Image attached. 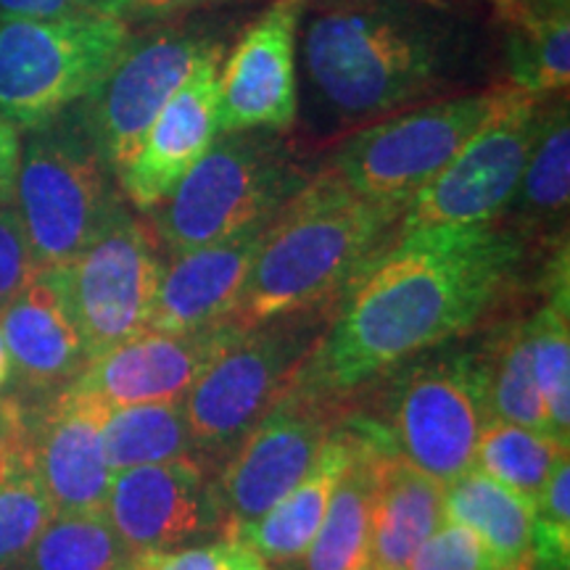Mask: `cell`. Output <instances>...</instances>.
Returning a JSON list of instances; mask_svg holds the SVG:
<instances>
[{
	"mask_svg": "<svg viewBox=\"0 0 570 570\" xmlns=\"http://www.w3.org/2000/svg\"><path fill=\"white\" fill-rule=\"evenodd\" d=\"M104 446L111 473L194 458L183 402L111 410L104 428Z\"/></svg>",
	"mask_w": 570,
	"mask_h": 570,
	"instance_id": "obj_29",
	"label": "cell"
},
{
	"mask_svg": "<svg viewBox=\"0 0 570 570\" xmlns=\"http://www.w3.org/2000/svg\"><path fill=\"white\" fill-rule=\"evenodd\" d=\"M502 96L504 85H499L483 92L410 106L354 130L323 169L356 194L407 209L412 196L481 130Z\"/></svg>",
	"mask_w": 570,
	"mask_h": 570,
	"instance_id": "obj_9",
	"label": "cell"
},
{
	"mask_svg": "<svg viewBox=\"0 0 570 570\" xmlns=\"http://www.w3.org/2000/svg\"><path fill=\"white\" fill-rule=\"evenodd\" d=\"M525 254L529 240L504 223L399 233L336 298L298 381L348 399L465 336L512 294Z\"/></svg>",
	"mask_w": 570,
	"mask_h": 570,
	"instance_id": "obj_1",
	"label": "cell"
},
{
	"mask_svg": "<svg viewBox=\"0 0 570 570\" xmlns=\"http://www.w3.org/2000/svg\"><path fill=\"white\" fill-rule=\"evenodd\" d=\"M24 454L56 515L104 512L111 487L104 428L109 407L63 389L42 402H24Z\"/></svg>",
	"mask_w": 570,
	"mask_h": 570,
	"instance_id": "obj_15",
	"label": "cell"
},
{
	"mask_svg": "<svg viewBox=\"0 0 570 570\" xmlns=\"http://www.w3.org/2000/svg\"><path fill=\"white\" fill-rule=\"evenodd\" d=\"M568 198H570V109L568 98L539 104L537 130L525 156L523 175L508 206L510 227L523 235L552 233L568 238Z\"/></svg>",
	"mask_w": 570,
	"mask_h": 570,
	"instance_id": "obj_24",
	"label": "cell"
},
{
	"mask_svg": "<svg viewBox=\"0 0 570 570\" xmlns=\"http://www.w3.org/2000/svg\"><path fill=\"white\" fill-rule=\"evenodd\" d=\"M217 42L206 30L177 24L130 38L109 75L77 104L92 146L117 180L138 154L164 104Z\"/></svg>",
	"mask_w": 570,
	"mask_h": 570,
	"instance_id": "obj_13",
	"label": "cell"
},
{
	"mask_svg": "<svg viewBox=\"0 0 570 570\" xmlns=\"http://www.w3.org/2000/svg\"><path fill=\"white\" fill-rule=\"evenodd\" d=\"M0 333L11 360L9 386L24 402L61 394L90 362L56 269H38L0 309Z\"/></svg>",
	"mask_w": 570,
	"mask_h": 570,
	"instance_id": "obj_19",
	"label": "cell"
},
{
	"mask_svg": "<svg viewBox=\"0 0 570 570\" xmlns=\"http://www.w3.org/2000/svg\"><path fill=\"white\" fill-rule=\"evenodd\" d=\"M479 348L483 370H487L489 415L504 423L531 428V431L552 433L544 399L533 377L525 315L499 325Z\"/></svg>",
	"mask_w": 570,
	"mask_h": 570,
	"instance_id": "obj_27",
	"label": "cell"
},
{
	"mask_svg": "<svg viewBox=\"0 0 570 570\" xmlns=\"http://www.w3.org/2000/svg\"><path fill=\"white\" fill-rule=\"evenodd\" d=\"M127 570H273V566L246 541L217 537L212 541H194L177 550L138 554V558H130Z\"/></svg>",
	"mask_w": 570,
	"mask_h": 570,
	"instance_id": "obj_32",
	"label": "cell"
},
{
	"mask_svg": "<svg viewBox=\"0 0 570 570\" xmlns=\"http://www.w3.org/2000/svg\"><path fill=\"white\" fill-rule=\"evenodd\" d=\"M269 219L248 225L217 244L185 254H167L148 331L190 333L227 323Z\"/></svg>",
	"mask_w": 570,
	"mask_h": 570,
	"instance_id": "obj_20",
	"label": "cell"
},
{
	"mask_svg": "<svg viewBox=\"0 0 570 570\" xmlns=\"http://www.w3.org/2000/svg\"><path fill=\"white\" fill-rule=\"evenodd\" d=\"M9 383H11V360H9V352H6L3 333H0V394L9 389Z\"/></svg>",
	"mask_w": 570,
	"mask_h": 570,
	"instance_id": "obj_38",
	"label": "cell"
},
{
	"mask_svg": "<svg viewBox=\"0 0 570 570\" xmlns=\"http://www.w3.org/2000/svg\"><path fill=\"white\" fill-rule=\"evenodd\" d=\"M383 377L389 381L377 412L365 415L391 454L441 487L473 470L475 446L491 420L481 348L417 354Z\"/></svg>",
	"mask_w": 570,
	"mask_h": 570,
	"instance_id": "obj_6",
	"label": "cell"
},
{
	"mask_svg": "<svg viewBox=\"0 0 570 570\" xmlns=\"http://www.w3.org/2000/svg\"><path fill=\"white\" fill-rule=\"evenodd\" d=\"M167 252L148 219L122 204L104 230L59 273L88 360L148 331Z\"/></svg>",
	"mask_w": 570,
	"mask_h": 570,
	"instance_id": "obj_11",
	"label": "cell"
},
{
	"mask_svg": "<svg viewBox=\"0 0 570 570\" xmlns=\"http://www.w3.org/2000/svg\"><path fill=\"white\" fill-rule=\"evenodd\" d=\"M309 177L281 132L217 135L148 223L167 254L194 252L269 219Z\"/></svg>",
	"mask_w": 570,
	"mask_h": 570,
	"instance_id": "obj_5",
	"label": "cell"
},
{
	"mask_svg": "<svg viewBox=\"0 0 570 570\" xmlns=\"http://www.w3.org/2000/svg\"><path fill=\"white\" fill-rule=\"evenodd\" d=\"M130 554L104 512L53 515L11 570H127Z\"/></svg>",
	"mask_w": 570,
	"mask_h": 570,
	"instance_id": "obj_30",
	"label": "cell"
},
{
	"mask_svg": "<svg viewBox=\"0 0 570 570\" xmlns=\"http://www.w3.org/2000/svg\"><path fill=\"white\" fill-rule=\"evenodd\" d=\"M444 520L460 523L483 541L497 570H523L529 558L533 504L479 470L444 487Z\"/></svg>",
	"mask_w": 570,
	"mask_h": 570,
	"instance_id": "obj_25",
	"label": "cell"
},
{
	"mask_svg": "<svg viewBox=\"0 0 570 570\" xmlns=\"http://www.w3.org/2000/svg\"><path fill=\"white\" fill-rule=\"evenodd\" d=\"M306 0H273L238 42L219 71V135L285 132L296 122V35Z\"/></svg>",
	"mask_w": 570,
	"mask_h": 570,
	"instance_id": "obj_16",
	"label": "cell"
},
{
	"mask_svg": "<svg viewBox=\"0 0 570 570\" xmlns=\"http://www.w3.org/2000/svg\"><path fill=\"white\" fill-rule=\"evenodd\" d=\"M38 275L32 248L13 206H0V309Z\"/></svg>",
	"mask_w": 570,
	"mask_h": 570,
	"instance_id": "obj_34",
	"label": "cell"
},
{
	"mask_svg": "<svg viewBox=\"0 0 570 570\" xmlns=\"http://www.w3.org/2000/svg\"><path fill=\"white\" fill-rule=\"evenodd\" d=\"M362 439H365V425H362L360 412L348 410V415L320 449L315 465L306 470L304 479L235 539L246 541L269 566H288V562L302 560L323 525L333 491L346 468L352 465Z\"/></svg>",
	"mask_w": 570,
	"mask_h": 570,
	"instance_id": "obj_21",
	"label": "cell"
},
{
	"mask_svg": "<svg viewBox=\"0 0 570 570\" xmlns=\"http://www.w3.org/2000/svg\"><path fill=\"white\" fill-rule=\"evenodd\" d=\"M19 130L0 114V206L13 202V185L19 169Z\"/></svg>",
	"mask_w": 570,
	"mask_h": 570,
	"instance_id": "obj_36",
	"label": "cell"
},
{
	"mask_svg": "<svg viewBox=\"0 0 570 570\" xmlns=\"http://www.w3.org/2000/svg\"><path fill=\"white\" fill-rule=\"evenodd\" d=\"M346 415V399L296 381L214 473L223 537L235 539L275 508L315 465L320 449Z\"/></svg>",
	"mask_w": 570,
	"mask_h": 570,
	"instance_id": "obj_10",
	"label": "cell"
},
{
	"mask_svg": "<svg viewBox=\"0 0 570 570\" xmlns=\"http://www.w3.org/2000/svg\"><path fill=\"white\" fill-rule=\"evenodd\" d=\"M333 306L246 327L206 365L183 399L194 458L217 470L252 428L296 386Z\"/></svg>",
	"mask_w": 570,
	"mask_h": 570,
	"instance_id": "obj_4",
	"label": "cell"
},
{
	"mask_svg": "<svg viewBox=\"0 0 570 570\" xmlns=\"http://www.w3.org/2000/svg\"><path fill=\"white\" fill-rule=\"evenodd\" d=\"M130 3L132 13H142V17H177V13L209 9L227 0H130Z\"/></svg>",
	"mask_w": 570,
	"mask_h": 570,
	"instance_id": "obj_37",
	"label": "cell"
},
{
	"mask_svg": "<svg viewBox=\"0 0 570 570\" xmlns=\"http://www.w3.org/2000/svg\"><path fill=\"white\" fill-rule=\"evenodd\" d=\"M504 27V67L510 88L531 98L568 90L570 17L568 11H537L520 0H497Z\"/></svg>",
	"mask_w": 570,
	"mask_h": 570,
	"instance_id": "obj_26",
	"label": "cell"
},
{
	"mask_svg": "<svg viewBox=\"0 0 570 570\" xmlns=\"http://www.w3.org/2000/svg\"><path fill=\"white\" fill-rule=\"evenodd\" d=\"M11 206L38 269L75 262L122 206L117 177L92 146L77 106L27 130Z\"/></svg>",
	"mask_w": 570,
	"mask_h": 570,
	"instance_id": "obj_7",
	"label": "cell"
},
{
	"mask_svg": "<svg viewBox=\"0 0 570 570\" xmlns=\"http://www.w3.org/2000/svg\"><path fill=\"white\" fill-rule=\"evenodd\" d=\"M407 570H497L483 541L465 525L444 520L431 533Z\"/></svg>",
	"mask_w": 570,
	"mask_h": 570,
	"instance_id": "obj_33",
	"label": "cell"
},
{
	"mask_svg": "<svg viewBox=\"0 0 570 570\" xmlns=\"http://www.w3.org/2000/svg\"><path fill=\"white\" fill-rule=\"evenodd\" d=\"M240 331L230 320L190 333L142 331L90 360L67 389L98 399L109 410L183 402L206 365Z\"/></svg>",
	"mask_w": 570,
	"mask_h": 570,
	"instance_id": "obj_17",
	"label": "cell"
},
{
	"mask_svg": "<svg viewBox=\"0 0 570 570\" xmlns=\"http://www.w3.org/2000/svg\"><path fill=\"white\" fill-rule=\"evenodd\" d=\"M127 19L0 17V114L24 130L82 104L130 42Z\"/></svg>",
	"mask_w": 570,
	"mask_h": 570,
	"instance_id": "obj_8",
	"label": "cell"
},
{
	"mask_svg": "<svg viewBox=\"0 0 570 570\" xmlns=\"http://www.w3.org/2000/svg\"><path fill=\"white\" fill-rule=\"evenodd\" d=\"M214 473L185 458L114 473L104 515L130 558L223 537Z\"/></svg>",
	"mask_w": 570,
	"mask_h": 570,
	"instance_id": "obj_14",
	"label": "cell"
},
{
	"mask_svg": "<svg viewBox=\"0 0 570 570\" xmlns=\"http://www.w3.org/2000/svg\"><path fill=\"white\" fill-rule=\"evenodd\" d=\"M520 3L531 6L537 11H568L570 0H520Z\"/></svg>",
	"mask_w": 570,
	"mask_h": 570,
	"instance_id": "obj_39",
	"label": "cell"
},
{
	"mask_svg": "<svg viewBox=\"0 0 570 570\" xmlns=\"http://www.w3.org/2000/svg\"><path fill=\"white\" fill-rule=\"evenodd\" d=\"M0 17L19 19H90L132 17L130 0H0Z\"/></svg>",
	"mask_w": 570,
	"mask_h": 570,
	"instance_id": "obj_35",
	"label": "cell"
},
{
	"mask_svg": "<svg viewBox=\"0 0 570 570\" xmlns=\"http://www.w3.org/2000/svg\"><path fill=\"white\" fill-rule=\"evenodd\" d=\"M225 46L217 42L175 96L164 104L138 154L119 175V190L138 212H154L175 194L188 169L202 159L219 135V61Z\"/></svg>",
	"mask_w": 570,
	"mask_h": 570,
	"instance_id": "obj_18",
	"label": "cell"
},
{
	"mask_svg": "<svg viewBox=\"0 0 570 570\" xmlns=\"http://www.w3.org/2000/svg\"><path fill=\"white\" fill-rule=\"evenodd\" d=\"M56 515L27 458L0 481V570H11Z\"/></svg>",
	"mask_w": 570,
	"mask_h": 570,
	"instance_id": "obj_31",
	"label": "cell"
},
{
	"mask_svg": "<svg viewBox=\"0 0 570 570\" xmlns=\"http://www.w3.org/2000/svg\"><path fill=\"white\" fill-rule=\"evenodd\" d=\"M360 417L365 439L333 491L323 525L302 558V570H370L377 473L383 454L391 449L373 420L365 412H360Z\"/></svg>",
	"mask_w": 570,
	"mask_h": 570,
	"instance_id": "obj_22",
	"label": "cell"
},
{
	"mask_svg": "<svg viewBox=\"0 0 570 570\" xmlns=\"http://www.w3.org/2000/svg\"><path fill=\"white\" fill-rule=\"evenodd\" d=\"M404 206L356 194L320 169L269 219L230 323L254 327L336 302L394 240Z\"/></svg>",
	"mask_w": 570,
	"mask_h": 570,
	"instance_id": "obj_3",
	"label": "cell"
},
{
	"mask_svg": "<svg viewBox=\"0 0 570 570\" xmlns=\"http://www.w3.org/2000/svg\"><path fill=\"white\" fill-rule=\"evenodd\" d=\"M460 53L454 21L412 0H331L302 40L312 104L338 127L373 125L439 92Z\"/></svg>",
	"mask_w": 570,
	"mask_h": 570,
	"instance_id": "obj_2",
	"label": "cell"
},
{
	"mask_svg": "<svg viewBox=\"0 0 570 570\" xmlns=\"http://www.w3.org/2000/svg\"><path fill=\"white\" fill-rule=\"evenodd\" d=\"M568 441L552 433L491 417L483 425L479 446H475L473 468L537 504L554 465L568 458Z\"/></svg>",
	"mask_w": 570,
	"mask_h": 570,
	"instance_id": "obj_28",
	"label": "cell"
},
{
	"mask_svg": "<svg viewBox=\"0 0 570 570\" xmlns=\"http://www.w3.org/2000/svg\"><path fill=\"white\" fill-rule=\"evenodd\" d=\"M444 523V487L386 452L377 473L370 570H407Z\"/></svg>",
	"mask_w": 570,
	"mask_h": 570,
	"instance_id": "obj_23",
	"label": "cell"
},
{
	"mask_svg": "<svg viewBox=\"0 0 570 570\" xmlns=\"http://www.w3.org/2000/svg\"><path fill=\"white\" fill-rule=\"evenodd\" d=\"M539 101L504 85L502 101L462 151L420 188L396 225L399 233L425 227H470L497 223L515 196L533 130Z\"/></svg>",
	"mask_w": 570,
	"mask_h": 570,
	"instance_id": "obj_12",
	"label": "cell"
}]
</instances>
